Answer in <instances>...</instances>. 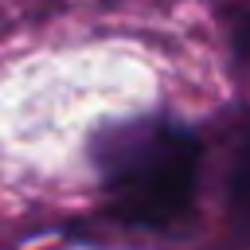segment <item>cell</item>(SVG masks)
<instances>
[{
    "mask_svg": "<svg viewBox=\"0 0 250 250\" xmlns=\"http://www.w3.org/2000/svg\"><path fill=\"white\" fill-rule=\"evenodd\" d=\"M94 164L109 191V203L121 219L141 227H176L199 184V145L188 129L141 117L113 125L94 141Z\"/></svg>",
    "mask_w": 250,
    "mask_h": 250,
    "instance_id": "cell-1",
    "label": "cell"
}]
</instances>
